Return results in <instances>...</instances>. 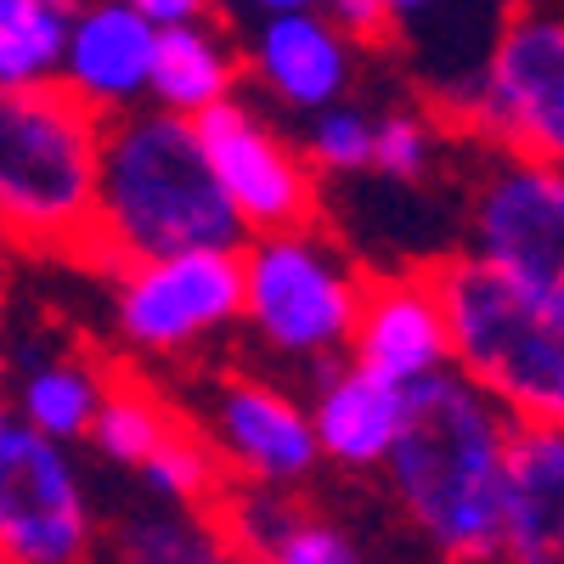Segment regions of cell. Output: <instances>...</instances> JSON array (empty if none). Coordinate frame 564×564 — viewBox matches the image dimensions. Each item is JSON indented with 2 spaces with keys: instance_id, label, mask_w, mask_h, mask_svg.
<instances>
[{
  "instance_id": "cell-28",
  "label": "cell",
  "mask_w": 564,
  "mask_h": 564,
  "mask_svg": "<svg viewBox=\"0 0 564 564\" xmlns=\"http://www.w3.org/2000/svg\"><path fill=\"white\" fill-rule=\"evenodd\" d=\"M441 7H446V0H384L390 29H417V23H430Z\"/></svg>"
},
{
  "instance_id": "cell-11",
  "label": "cell",
  "mask_w": 564,
  "mask_h": 564,
  "mask_svg": "<svg viewBox=\"0 0 564 564\" xmlns=\"http://www.w3.org/2000/svg\"><path fill=\"white\" fill-rule=\"evenodd\" d=\"M198 430L209 435L231 486L300 491L322 468L305 401H294L289 390H276L265 379H249V372L215 379Z\"/></svg>"
},
{
  "instance_id": "cell-9",
  "label": "cell",
  "mask_w": 564,
  "mask_h": 564,
  "mask_svg": "<svg viewBox=\"0 0 564 564\" xmlns=\"http://www.w3.org/2000/svg\"><path fill=\"white\" fill-rule=\"evenodd\" d=\"M243 322L238 249H186L113 271V327L135 356H186Z\"/></svg>"
},
{
  "instance_id": "cell-2",
  "label": "cell",
  "mask_w": 564,
  "mask_h": 564,
  "mask_svg": "<svg viewBox=\"0 0 564 564\" xmlns=\"http://www.w3.org/2000/svg\"><path fill=\"white\" fill-rule=\"evenodd\" d=\"M243 238L249 231L231 215L193 119L164 108H130L108 119L90 265L119 271L130 260L186 249H243Z\"/></svg>"
},
{
  "instance_id": "cell-24",
  "label": "cell",
  "mask_w": 564,
  "mask_h": 564,
  "mask_svg": "<svg viewBox=\"0 0 564 564\" xmlns=\"http://www.w3.org/2000/svg\"><path fill=\"white\" fill-rule=\"evenodd\" d=\"M372 135H379V113H367L356 102H334V108L311 113L300 153L316 175H367L372 170Z\"/></svg>"
},
{
  "instance_id": "cell-4",
  "label": "cell",
  "mask_w": 564,
  "mask_h": 564,
  "mask_svg": "<svg viewBox=\"0 0 564 564\" xmlns=\"http://www.w3.org/2000/svg\"><path fill=\"white\" fill-rule=\"evenodd\" d=\"M430 276L452 327V367L475 379L513 423L564 430V322L468 249L435 260Z\"/></svg>"
},
{
  "instance_id": "cell-30",
  "label": "cell",
  "mask_w": 564,
  "mask_h": 564,
  "mask_svg": "<svg viewBox=\"0 0 564 564\" xmlns=\"http://www.w3.org/2000/svg\"><path fill=\"white\" fill-rule=\"evenodd\" d=\"M0 401H7V356H0Z\"/></svg>"
},
{
  "instance_id": "cell-22",
  "label": "cell",
  "mask_w": 564,
  "mask_h": 564,
  "mask_svg": "<svg viewBox=\"0 0 564 564\" xmlns=\"http://www.w3.org/2000/svg\"><path fill=\"white\" fill-rule=\"evenodd\" d=\"M79 0H0V85H45L63 68Z\"/></svg>"
},
{
  "instance_id": "cell-14",
  "label": "cell",
  "mask_w": 564,
  "mask_h": 564,
  "mask_svg": "<svg viewBox=\"0 0 564 564\" xmlns=\"http://www.w3.org/2000/svg\"><path fill=\"white\" fill-rule=\"evenodd\" d=\"M249 68L282 108L322 113L345 102L356 74V40L327 12H265L249 40Z\"/></svg>"
},
{
  "instance_id": "cell-12",
  "label": "cell",
  "mask_w": 564,
  "mask_h": 564,
  "mask_svg": "<svg viewBox=\"0 0 564 564\" xmlns=\"http://www.w3.org/2000/svg\"><path fill=\"white\" fill-rule=\"evenodd\" d=\"M350 361L412 390L452 367V327L430 271H390L361 282Z\"/></svg>"
},
{
  "instance_id": "cell-5",
  "label": "cell",
  "mask_w": 564,
  "mask_h": 564,
  "mask_svg": "<svg viewBox=\"0 0 564 564\" xmlns=\"http://www.w3.org/2000/svg\"><path fill=\"white\" fill-rule=\"evenodd\" d=\"M243 322L289 361H327L350 350L361 282L356 265L311 226L243 238Z\"/></svg>"
},
{
  "instance_id": "cell-27",
  "label": "cell",
  "mask_w": 564,
  "mask_h": 564,
  "mask_svg": "<svg viewBox=\"0 0 564 564\" xmlns=\"http://www.w3.org/2000/svg\"><path fill=\"white\" fill-rule=\"evenodd\" d=\"M130 12H141L153 29H170V23H193L209 12V0H124Z\"/></svg>"
},
{
  "instance_id": "cell-7",
  "label": "cell",
  "mask_w": 564,
  "mask_h": 564,
  "mask_svg": "<svg viewBox=\"0 0 564 564\" xmlns=\"http://www.w3.org/2000/svg\"><path fill=\"white\" fill-rule=\"evenodd\" d=\"M90 553L97 502L74 452L0 401V564H85Z\"/></svg>"
},
{
  "instance_id": "cell-16",
  "label": "cell",
  "mask_w": 564,
  "mask_h": 564,
  "mask_svg": "<svg viewBox=\"0 0 564 564\" xmlns=\"http://www.w3.org/2000/svg\"><path fill=\"white\" fill-rule=\"evenodd\" d=\"M305 412H311L322 463H339L350 475H379L406 430V390L345 361L316 379V395L305 401Z\"/></svg>"
},
{
  "instance_id": "cell-25",
  "label": "cell",
  "mask_w": 564,
  "mask_h": 564,
  "mask_svg": "<svg viewBox=\"0 0 564 564\" xmlns=\"http://www.w3.org/2000/svg\"><path fill=\"white\" fill-rule=\"evenodd\" d=\"M435 119L417 108H390L379 113V135H372V175L390 181H423V170L435 164Z\"/></svg>"
},
{
  "instance_id": "cell-29",
  "label": "cell",
  "mask_w": 564,
  "mask_h": 564,
  "mask_svg": "<svg viewBox=\"0 0 564 564\" xmlns=\"http://www.w3.org/2000/svg\"><path fill=\"white\" fill-rule=\"evenodd\" d=\"M260 7V18L265 12H322V0H254Z\"/></svg>"
},
{
  "instance_id": "cell-21",
  "label": "cell",
  "mask_w": 564,
  "mask_h": 564,
  "mask_svg": "<svg viewBox=\"0 0 564 564\" xmlns=\"http://www.w3.org/2000/svg\"><path fill=\"white\" fill-rule=\"evenodd\" d=\"M186 412L181 406H170L148 379H135V372H119L113 367V379H108V390H102V406H97V417H90V452H97L102 463H113V468H135L148 463L153 452H159V441L175 430Z\"/></svg>"
},
{
  "instance_id": "cell-17",
  "label": "cell",
  "mask_w": 564,
  "mask_h": 564,
  "mask_svg": "<svg viewBox=\"0 0 564 564\" xmlns=\"http://www.w3.org/2000/svg\"><path fill=\"white\" fill-rule=\"evenodd\" d=\"M502 564H564V430H513Z\"/></svg>"
},
{
  "instance_id": "cell-6",
  "label": "cell",
  "mask_w": 564,
  "mask_h": 564,
  "mask_svg": "<svg viewBox=\"0 0 564 564\" xmlns=\"http://www.w3.org/2000/svg\"><path fill=\"white\" fill-rule=\"evenodd\" d=\"M446 119L486 135L497 153L564 170V18L508 12Z\"/></svg>"
},
{
  "instance_id": "cell-8",
  "label": "cell",
  "mask_w": 564,
  "mask_h": 564,
  "mask_svg": "<svg viewBox=\"0 0 564 564\" xmlns=\"http://www.w3.org/2000/svg\"><path fill=\"white\" fill-rule=\"evenodd\" d=\"M468 254L564 322V170L497 153L468 209Z\"/></svg>"
},
{
  "instance_id": "cell-19",
  "label": "cell",
  "mask_w": 564,
  "mask_h": 564,
  "mask_svg": "<svg viewBox=\"0 0 564 564\" xmlns=\"http://www.w3.org/2000/svg\"><path fill=\"white\" fill-rule=\"evenodd\" d=\"M226 97H238V52H231V40L209 18L159 29L148 102L181 119H198Z\"/></svg>"
},
{
  "instance_id": "cell-15",
  "label": "cell",
  "mask_w": 564,
  "mask_h": 564,
  "mask_svg": "<svg viewBox=\"0 0 564 564\" xmlns=\"http://www.w3.org/2000/svg\"><path fill=\"white\" fill-rule=\"evenodd\" d=\"M215 525L231 547V558L249 564H361V547L345 525L300 502L294 491H265V486H226L209 508Z\"/></svg>"
},
{
  "instance_id": "cell-13",
  "label": "cell",
  "mask_w": 564,
  "mask_h": 564,
  "mask_svg": "<svg viewBox=\"0 0 564 564\" xmlns=\"http://www.w3.org/2000/svg\"><path fill=\"white\" fill-rule=\"evenodd\" d=\"M153 45H159V29L141 12H130L124 0H79L57 79L102 119L148 108Z\"/></svg>"
},
{
  "instance_id": "cell-23",
  "label": "cell",
  "mask_w": 564,
  "mask_h": 564,
  "mask_svg": "<svg viewBox=\"0 0 564 564\" xmlns=\"http://www.w3.org/2000/svg\"><path fill=\"white\" fill-rule=\"evenodd\" d=\"M135 480H141V491H148L153 502L198 508V513H209L220 502V491L231 486L220 457H215V446H209V435L198 430L193 417H181L175 430L159 441V452L135 468Z\"/></svg>"
},
{
  "instance_id": "cell-1",
  "label": "cell",
  "mask_w": 564,
  "mask_h": 564,
  "mask_svg": "<svg viewBox=\"0 0 564 564\" xmlns=\"http://www.w3.org/2000/svg\"><path fill=\"white\" fill-rule=\"evenodd\" d=\"M513 430L520 423L457 367L406 390V430L384 480L441 564H502Z\"/></svg>"
},
{
  "instance_id": "cell-26",
  "label": "cell",
  "mask_w": 564,
  "mask_h": 564,
  "mask_svg": "<svg viewBox=\"0 0 564 564\" xmlns=\"http://www.w3.org/2000/svg\"><path fill=\"white\" fill-rule=\"evenodd\" d=\"M322 12L334 18L356 45H372V40H390V12H384V0H322Z\"/></svg>"
},
{
  "instance_id": "cell-10",
  "label": "cell",
  "mask_w": 564,
  "mask_h": 564,
  "mask_svg": "<svg viewBox=\"0 0 564 564\" xmlns=\"http://www.w3.org/2000/svg\"><path fill=\"white\" fill-rule=\"evenodd\" d=\"M193 130L249 238H260V231H300L316 220V170L305 164L300 148H289L276 135V124L260 108H249L243 97H226L209 113H198Z\"/></svg>"
},
{
  "instance_id": "cell-18",
  "label": "cell",
  "mask_w": 564,
  "mask_h": 564,
  "mask_svg": "<svg viewBox=\"0 0 564 564\" xmlns=\"http://www.w3.org/2000/svg\"><path fill=\"white\" fill-rule=\"evenodd\" d=\"M113 367L74 356V350H29L18 372L7 367V406L29 423V430L52 435L63 446L90 435V417L102 406V390Z\"/></svg>"
},
{
  "instance_id": "cell-3",
  "label": "cell",
  "mask_w": 564,
  "mask_h": 564,
  "mask_svg": "<svg viewBox=\"0 0 564 564\" xmlns=\"http://www.w3.org/2000/svg\"><path fill=\"white\" fill-rule=\"evenodd\" d=\"M108 119L63 79L0 85V243L90 265Z\"/></svg>"
},
{
  "instance_id": "cell-31",
  "label": "cell",
  "mask_w": 564,
  "mask_h": 564,
  "mask_svg": "<svg viewBox=\"0 0 564 564\" xmlns=\"http://www.w3.org/2000/svg\"><path fill=\"white\" fill-rule=\"evenodd\" d=\"M231 564H249V558H231Z\"/></svg>"
},
{
  "instance_id": "cell-20",
  "label": "cell",
  "mask_w": 564,
  "mask_h": 564,
  "mask_svg": "<svg viewBox=\"0 0 564 564\" xmlns=\"http://www.w3.org/2000/svg\"><path fill=\"white\" fill-rule=\"evenodd\" d=\"M113 564H231V547L215 525V513L170 508V502H135L108 531Z\"/></svg>"
}]
</instances>
